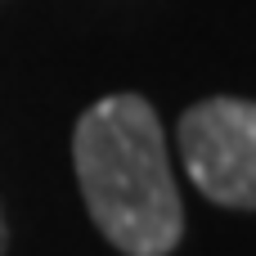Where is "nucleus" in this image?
I'll use <instances>...</instances> for the list:
<instances>
[{"mask_svg": "<svg viewBox=\"0 0 256 256\" xmlns=\"http://www.w3.org/2000/svg\"><path fill=\"white\" fill-rule=\"evenodd\" d=\"M90 220L126 256H166L180 243L184 207L171 180L158 112L140 94H108L81 112L72 135Z\"/></svg>", "mask_w": 256, "mask_h": 256, "instance_id": "nucleus-1", "label": "nucleus"}, {"mask_svg": "<svg viewBox=\"0 0 256 256\" xmlns=\"http://www.w3.org/2000/svg\"><path fill=\"white\" fill-rule=\"evenodd\" d=\"M180 158L189 180L220 207L256 212V104L207 99L180 117Z\"/></svg>", "mask_w": 256, "mask_h": 256, "instance_id": "nucleus-2", "label": "nucleus"}]
</instances>
